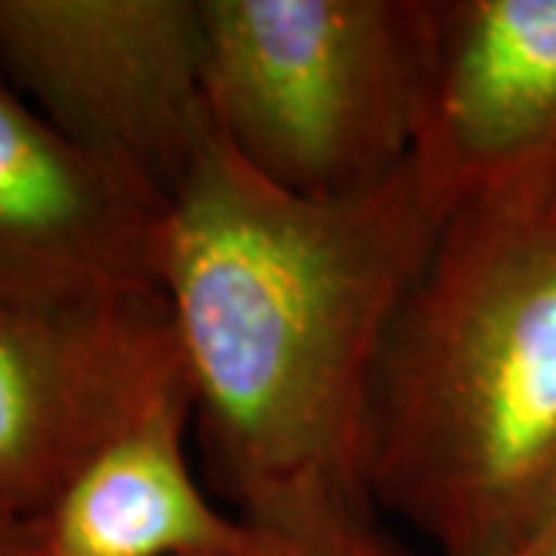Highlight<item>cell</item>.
<instances>
[{
    "mask_svg": "<svg viewBox=\"0 0 556 556\" xmlns=\"http://www.w3.org/2000/svg\"><path fill=\"white\" fill-rule=\"evenodd\" d=\"M445 217L415 161L368 192L306 199L211 127L164 211L159 291L207 455L244 522L371 504L380 350Z\"/></svg>",
    "mask_w": 556,
    "mask_h": 556,
    "instance_id": "obj_1",
    "label": "cell"
},
{
    "mask_svg": "<svg viewBox=\"0 0 556 556\" xmlns=\"http://www.w3.org/2000/svg\"><path fill=\"white\" fill-rule=\"evenodd\" d=\"M365 489L439 556L556 514V164L452 207L380 350Z\"/></svg>",
    "mask_w": 556,
    "mask_h": 556,
    "instance_id": "obj_2",
    "label": "cell"
},
{
    "mask_svg": "<svg viewBox=\"0 0 556 556\" xmlns=\"http://www.w3.org/2000/svg\"><path fill=\"white\" fill-rule=\"evenodd\" d=\"M201 28L211 121L278 189L343 199L412 161L430 0H201Z\"/></svg>",
    "mask_w": 556,
    "mask_h": 556,
    "instance_id": "obj_3",
    "label": "cell"
},
{
    "mask_svg": "<svg viewBox=\"0 0 556 556\" xmlns=\"http://www.w3.org/2000/svg\"><path fill=\"white\" fill-rule=\"evenodd\" d=\"M0 72L62 137L164 201L214 127L201 0H0Z\"/></svg>",
    "mask_w": 556,
    "mask_h": 556,
    "instance_id": "obj_4",
    "label": "cell"
},
{
    "mask_svg": "<svg viewBox=\"0 0 556 556\" xmlns=\"http://www.w3.org/2000/svg\"><path fill=\"white\" fill-rule=\"evenodd\" d=\"M186 371L161 291L0 316V510L35 519Z\"/></svg>",
    "mask_w": 556,
    "mask_h": 556,
    "instance_id": "obj_5",
    "label": "cell"
},
{
    "mask_svg": "<svg viewBox=\"0 0 556 556\" xmlns=\"http://www.w3.org/2000/svg\"><path fill=\"white\" fill-rule=\"evenodd\" d=\"M167 201L65 139L0 72V316L159 291Z\"/></svg>",
    "mask_w": 556,
    "mask_h": 556,
    "instance_id": "obj_6",
    "label": "cell"
},
{
    "mask_svg": "<svg viewBox=\"0 0 556 556\" xmlns=\"http://www.w3.org/2000/svg\"><path fill=\"white\" fill-rule=\"evenodd\" d=\"M412 161L448 214L556 164V0H430Z\"/></svg>",
    "mask_w": 556,
    "mask_h": 556,
    "instance_id": "obj_7",
    "label": "cell"
},
{
    "mask_svg": "<svg viewBox=\"0 0 556 556\" xmlns=\"http://www.w3.org/2000/svg\"><path fill=\"white\" fill-rule=\"evenodd\" d=\"M195 417L179 371L102 445L35 522L40 556H260L266 538L223 514L192 470L186 433Z\"/></svg>",
    "mask_w": 556,
    "mask_h": 556,
    "instance_id": "obj_8",
    "label": "cell"
},
{
    "mask_svg": "<svg viewBox=\"0 0 556 556\" xmlns=\"http://www.w3.org/2000/svg\"><path fill=\"white\" fill-rule=\"evenodd\" d=\"M260 532L269 556H408L375 522V504L321 507Z\"/></svg>",
    "mask_w": 556,
    "mask_h": 556,
    "instance_id": "obj_9",
    "label": "cell"
},
{
    "mask_svg": "<svg viewBox=\"0 0 556 556\" xmlns=\"http://www.w3.org/2000/svg\"><path fill=\"white\" fill-rule=\"evenodd\" d=\"M0 556H31V541L25 522L0 510Z\"/></svg>",
    "mask_w": 556,
    "mask_h": 556,
    "instance_id": "obj_10",
    "label": "cell"
},
{
    "mask_svg": "<svg viewBox=\"0 0 556 556\" xmlns=\"http://www.w3.org/2000/svg\"><path fill=\"white\" fill-rule=\"evenodd\" d=\"M510 556H556V514Z\"/></svg>",
    "mask_w": 556,
    "mask_h": 556,
    "instance_id": "obj_11",
    "label": "cell"
},
{
    "mask_svg": "<svg viewBox=\"0 0 556 556\" xmlns=\"http://www.w3.org/2000/svg\"><path fill=\"white\" fill-rule=\"evenodd\" d=\"M263 538H266V535H263ZM31 556H40V554H35V551H31ZM260 556H269V544L263 547V554H260Z\"/></svg>",
    "mask_w": 556,
    "mask_h": 556,
    "instance_id": "obj_12",
    "label": "cell"
}]
</instances>
